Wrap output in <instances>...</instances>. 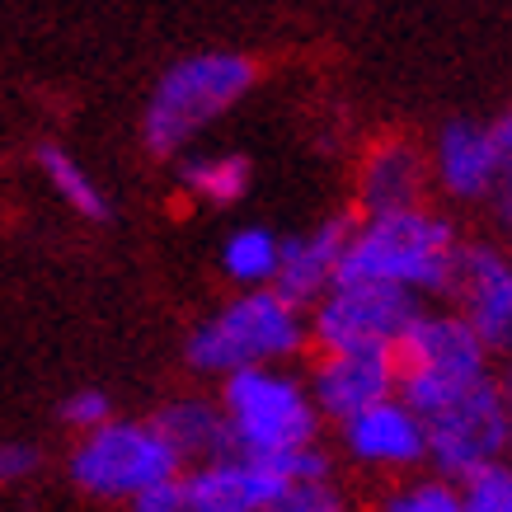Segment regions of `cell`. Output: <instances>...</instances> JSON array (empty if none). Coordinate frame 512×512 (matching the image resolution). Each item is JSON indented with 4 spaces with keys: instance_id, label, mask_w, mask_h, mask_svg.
<instances>
[{
    "instance_id": "d6986e66",
    "label": "cell",
    "mask_w": 512,
    "mask_h": 512,
    "mask_svg": "<svg viewBox=\"0 0 512 512\" xmlns=\"http://www.w3.org/2000/svg\"><path fill=\"white\" fill-rule=\"evenodd\" d=\"M38 165H43L47 184L57 188V198H66L71 212H80L85 221H109V198H104L99 184L85 174V165L71 160V151H62V146H38Z\"/></svg>"
},
{
    "instance_id": "277c9868",
    "label": "cell",
    "mask_w": 512,
    "mask_h": 512,
    "mask_svg": "<svg viewBox=\"0 0 512 512\" xmlns=\"http://www.w3.org/2000/svg\"><path fill=\"white\" fill-rule=\"evenodd\" d=\"M311 348L306 306H296L268 282V287H240L212 320H202L188 334V367L202 376H226L259 362H292Z\"/></svg>"
},
{
    "instance_id": "d4e9b609",
    "label": "cell",
    "mask_w": 512,
    "mask_h": 512,
    "mask_svg": "<svg viewBox=\"0 0 512 512\" xmlns=\"http://www.w3.org/2000/svg\"><path fill=\"white\" fill-rule=\"evenodd\" d=\"M489 207H494L498 217H503V226L512 221V156L503 160V170H498V184H494V198H489Z\"/></svg>"
},
{
    "instance_id": "9a60e30c",
    "label": "cell",
    "mask_w": 512,
    "mask_h": 512,
    "mask_svg": "<svg viewBox=\"0 0 512 512\" xmlns=\"http://www.w3.org/2000/svg\"><path fill=\"white\" fill-rule=\"evenodd\" d=\"M348 231H353V217H325L320 226L301 235H287L278 254V273H273V287H278L287 301L296 306H315L320 296L329 292V282L339 278V259L343 245H348Z\"/></svg>"
},
{
    "instance_id": "ba28073f",
    "label": "cell",
    "mask_w": 512,
    "mask_h": 512,
    "mask_svg": "<svg viewBox=\"0 0 512 512\" xmlns=\"http://www.w3.org/2000/svg\"><path fill=\"white\" fill-rule=\"evenodd\" d=\"M428 301L395 282L334 278L329 292L306 306L311 348H400L404 329Z\"/></svg>"
},
{
    "instance_id": "8992f818",
    "label": "cell",
    "mask_w": 512,
    "mask_h": 512,
    "mask_svg": "<svg viewBox=\"0 0 512 512\" xmlns=\"http://www.w3.org/2000/svg\"><path fill=\"white\" fill-rule=\"evenodd\" d=\"M395 357H400L395 395L404 404H414L419 419H428L433 409L451 404L456 395H466L470 386L498 376V357L484 348V339L470 329V320L461 311L423 306L414 315V325L404 329Z\"/></svg>"
},
{
    "instance_id": "2e32d148",
    "label": "cell",
    "mask_w": 512,
    "mask_h": 512,
    "mask_svg": "<svg viewBox=\"0 0 512 512\" xmlns=\"http://www.w3.org/2000/svg\"><path fill=\"white\" fill-rule=\"evenodd\" d=\"M160 437L174 447V456L184 466H198V461H217L231 451V428H226V414L221 404L212 400H174L165 404L156 419Z\"/></svg>"
},
{
    "instance_id": "7a4b0ae2",
    "label": "cell",
    "mask_w": 512,
    "mask_h": 512,
    "mask_svg": "<svg viewBox=\"0 0 512 512\" xmlns=\"http://www.w3.org/2000/svg\"><path fill=\"white\" fill-rule=\"evenodd\" d=\"M461 226L447 212H433L428 202L400 207V212H372L353 217L348 245L339 259V278H372L395 282L404 292L423 296H451L456 268H461Z\"/></svg>"
},
{
    "instance_id": "8fae6325",
    "label": "cell",
    "mask_w": 512,
    "mask_h": 512,
    "mask_svg": "<svg viewBox=\"0 0 512 512\" xmlns=\"http://www.w3.org/2000/svg\"><path fill=\"white\" fill-rule=\"evenodd\" d=\"M339 437L348 461L376 475H414L419 466H428V428L419 409L404 404L400 395L357 409L353 419L339 423Z\"/></svg>"
},
{
    "instance_id": "6da1fadb",
    "label": "cell",
    "mask_w": 512,
    "mask_h": 512,
    "mask_svg": "<svg viewBox=\"0 0 512 512\" xmlns=\"http://www.w3.org/2000/svg\"><path fill=\"white\" fill-rule=\"evenodd\" d=\"M184 512H339L343 494L320 442L287 456H240L179 470Z\"/></svg>"
},
{
    "instance_id": "ffe728a7",
    "label": "cell",
    "mask_w": 512,
    "mask_h": 512,
    "mask_svg": "<svg viewBox=\"0 0 512 512\" xmlns=\"http://www.w3.org/2000/svg\"><path fill=\"white\" fill-rule=\"evenodd\" d=\"M461 512H512V451H498L461 475Z\"/></svg>"
},
{
    "instance_id": "7402d4cb",
    "label": "cell",
    "mask_w": 512,
    "mask_h": 512,
    "mask_svg": "<svg viewBox=\"0 0 512 512\" xmlns=\"http://www.w3.org/2000/svg\"><path fill=\"white\" fill-rule=\"evenodd\" d=\"M104 419H113V404L104 390H76L71 400L62 404V423H71V428H99Z\"/></svg>"
},
{
    "instance_id": "603a6c76",
    "label": "cell",
    "mask_w": 512,
    "mask_h": 512,
    "mask_svg": "<svg viewBox=\"0 0 512 512\" xmlns=\"http://www.w3.org/2000/svg\"><path fill=\"white\" fill-rule=\"evenodd\" d=\"M132 508H137V512H184V489H179V475H174V480L151 484L146 494L132 498Z\"/></svg>"
},
{
    "instance_id": "7c38bea8",
    "label": "cell",
    "mask_w": 512,
    "mask_h": 512,
    "mask_svg": "<svg viewBox=\"0 0 512 512\" xmlns=\"http://www.w3.org/2000/svg\"><path fill=\"white\" fill-rule=\"evenodd\" d=\"M456 311L470 320V329L484 339V348L498 362H512V254L498 245H466L456 287H451Z\"/></svg>"
},
{
    "instance_id": "4fadbf2b",
    "label": "cell",
    "mask_w": 512,
    "mask_h": 512,
    "mask_svg": "<svg viewBox=\"0 0 512 512\" xmlns=\"http://www.w3.org/2000/svg\"><path fill=\"white\" fill-rule=\"evenodd\" d=\"M508 151L498 146L494 127L470 123V118H451L437 127L433 146H428V165H433V188L456 207H480L494 198L498 170H503Z\"/></svg>"
},
{
    "instance_id": "e0dca14e",
    "label": "cell",
    "mask_w": 512,
    "mask_h": 512,
    "mask_svg": "<svg viewBox=\"0 0 512 512\" xmlns=\"http://www.w3.org/2000/svg\"><path fill=\"white\" fill-rule=\"evenodd\" d=\"M249 179H254V170H249V160L235 156V151H226V156H188L184 165H179L184 193L207 202V207H235V202L249 193Z\"/></svg>"
},
{
    "instance_id": "ac0fdd59",
    "label": "cell",
    "mask_w": 512,
    "mask_h": 512,
    "mask_svg": "<svg viewBox=\"0 0 512 512\" xmlns=\"http://www.w3.org/2000/svg\"><path fill=\"white\" fill-rule=\"evenodd\" d=\"M278 254H282V235H273L268 226H240L221 245V273L235 287H268L273 273H278Z\"/></svg>"
},
{
    "instance_id": "30bf717a",
    "label": "cell",
    "mask_w": 512,
    "mask_h": 512,
    "mask_svg": "<svg viewBox=\"0 0 512 512\" xmlns=\"http://www.w3.org/2000/svg\"><path fill=\"white\" fill-rule=\"evenodd\" d=\"M306 386H311L320 419L339 428L357 409L395 395L400 357H395V348H315Z\"/></svg>"
},
{
    "instance_id": "4316f807",
    "label": "cell",
    "mask_w": 512,
    "mask_h": 512,
    "mask_svg": "<svg viewBox=\"0 0 512 512\" xmlns=\"http://www.w3.org/2000/svg\"><path fill=\"white\" fill-rule=\"evenodd\" d=\"M503 390H508V400H512V362L503 367ZM508 451H512V419H508Z\"/></svg>"
},
{
    "instance_id": "5bb4252c",
    "label": "cell",
    "mask_w": 512,
    "mask_h": 512,
    "mask_svg": "<svg viewBox=\"0 0 512 512\" xmlns=\"http://www.w3.org/2000/svg\"><path fill=\"white\" fill-rule=\"evenodd\" d=\"M433 188V165L428 151L419 141L386 137L376 141L372 151L357 165V217H372V212H400L414 202H428Z\"/></svg>"
},
{
    "instance_id": "cb8c5ba5",
    "label": "cell",
    "mask_w": 512,
    "mask_h": 512,
    "mask_svg": "<svg viewBox=\"0 0 512 512\" xmlns=\"http://www.w3.org/2000/svg\"><path fill=\"white\" fill-rule=\"evenodd\" d=\"M38 470V451L24 442H0V484H15Z\"/></svg>"
},
{
    "instance_id": "484cf974",
    "label": "cell",
    "mask_w": 512,
    "mask_h": 512,
    "mask_svg": "<svg viewBox=\"0 0 512 512\" xmlns=\"http://www.w3.org/2000/svg\"><path fill=\"white\" fill-rule=\"evenodd\" d=\"M494 137H498V146H503V151H508V156H512V109H508V113H503V118H498V123H494Z\"/></svg>"
},
{
    "instance_id": "44dd1931",
    "label": "cell",
    "mask_w": 512,
    "mask_h": 512,
    "mask_svg": "<svg viewBox=\"0 0 512 512\" xmlns=\"http://www.w3.org/2000/svg\"><path fill=\"white\" fill-rule=\"evenodd\" d=\"M390 512H461V484L433 470V475H419V480H404L386 494Z\"/></svg>"
},
{
    "instance_id": "9c48e42d",
    "label": "cell",
    "mask_w": 512,
    "mask_h": 512,
    "mask_svg": "<svg viewBox=\"0 0 512 512\" xmlns=\"http://www.w3.org/2000/svg\"><path fill=\"white\" fill-rule=\"evenodd\" d=\"M508 419L512 400L503 390V372H498L423 419V428H428V466L461 480L470 466L508 451Z\"/></svg>"
},
{
    "instance_id": "3957f363",
    "label": "cell",
    "mask_w": 512,
    "mask_h": 512,
    "mask_svg": "<svg viewBox=\"0 0 512 512\" xmlns=\"http://www.w3.org/2000/svg\"><path fill=\"white\" fill-rule=\"evenodd\" d=\"M254 80H259V66L245 52H198V57L174 62L156 80L146 118H141L146 151L160 160L179 156L254 90Z\"/></svg>"
},
{
    "instance_id": "52a82bcc",
    "label": "cell",
    "mask_w": 512,
    "mask_h": 512,
    "mask_svg": "<svg viewBox=\"0 0 512 512\" xmlns=\"http://www.w3.org/2000/svg\"><path fill=\"white\" fill-rule=\"evenodd\" d=\"M184 461L174 447L160 437L156 423H118L104 419L99 428H85L80 447L71 451V480L90 498H109V503H132L146 494L151 484L174 480Z\"/></svg>"
},
{
    "instance_id": "5b68a950",
    "label": "cell",
    "mask_w": 512,
    "mask_h": 512,
    "mask_svg": "<svg viewBox=\"0 0 512 512\" xmlns=\"http://www.w3.org/2000/svg\"><path fill=\"white\" fill-rule=\"evenodd\" d=\"M221 414L231 428V451L240 456H287L320 442V409L306 376L287 362H259L221 376Z\"/></svg>"
},
{
    "instance_id": "83f0119b",
    "label": "cell",
    "mask_w": 512,
    "mask_h": 512,
    "mask_svg": "<svg viewBox=\"0 0 512 512\" xmlns=\"http://www.w3.org/2000/svg\"><path fill=\"white\" fill-rule=\"evenodd\" d=\"M508 254H512V221H508Z\"/></svg>"
}]
</instances>
